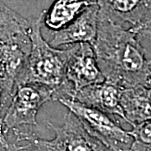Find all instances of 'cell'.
Returning a JSON list of instances; mask_svg holds the SVG:
<instances>
[{"instance_id": "cell-15", "label": "cell", "mask_w": 151, "mask_h": 151, "mask_svg": "<svg viewBox=\"0 0 151 151\" xmlns=\"http://www.w3.org/2000/svg\"><path fill=\"white\" fill-rule=\"evenodd\" d=\"M14 87V84L5 81L0 76V108L4 112H6V109L10 103Z\"/></svg>"}, {"instance_id": "cell-2", "label": "cell", "mask_w": 151, "mask_h": 151, "mask_svg": "<svg viewBox=\"0 0 151 151\" xmlns=\"http://www.w3.org/2000/svg\"><path fill=\"white\" fill-rule=\"evenodd\" d=\"M41 23L42 13L30 23V51L15 84L28 83L47 88L53 92L52 101H58L72 92L65 80V65L71 48L59 50L46 42L41 35Z\"/></svg>"}, {"instance_id": "cell-3", "label": "cell", "mask_w": 151, "mask_h": 151, "mask_svg": "<svg viewBox=\"0 0 151 151\" xmlns=\"http://www.w3.org/2000/svg\"><path fill=\"white\" fill-rule=\"evenodd\" d=\"M48 126L55 134L51 140L37 139L32 134L19 129L14 130L16 136L14 145L22 141L29 143L28 145L18 146V151H113L90 134L70 112L65 115L63 125L56 127L49 122Z\"/></svg>"}, {"instance_id": "cell-14", "label": "cell", "mask_w": 151, "mask_h": 151, "mask_svg": "<svg viewBox=\"0 0 151 151\" xmlns=\"http://www.w3.org/2000/svg\"><path fill=\"white\" fill-rule=\"evenodd\" d=\"M133 129L128 134L133 138L129 151H151V123L147 120L133 124Z\"/></svg>"}, {"instance_id": "cell-10", "label": "cell", "mask_w": 151, "mask_h": 151, "mask_svg": "<svg viewBox=\"0 0 151 151\" xmlns=\"http://www.w3.org/2000/svg\"><path fill=\"white\" fill-rule=\"evenodd\" d=\"M151 86H137L122 88L119 103L124 121L131 125L150 120Z\"/></svg>"}, {"instance_id": "cell-16", "label": "cell", "mask_w": 151, "mask_h": 151, "mask_svg": "<svg viewBox=\"0 0 151 151\" xmlns=\"http://www.w3.org/2000/svg\"><path fill=\"white\" fill-rule=\"evenodd\" d=\"M5 112L0 108V145L6 151H14V146L8 140V132L4 124V117Z\"/></svg>"}, {"instance_id": "cell-7", "label": "cell", "mask_w": 151, "mask_h": 151, "mask_svg": "<svg viewBox=\"0 0 151 151\" xmlns=\"http://www.w3.org/2000/svg\"><path fill=\"white\" fill-rule=\"evenodd\" d=\"M70 48L65 65V80L72 88L70 95L85 86L105 81L91 44H73Z\"/></svg>"}, {"instance_id": "cell-1", "label": "cell", "mask_w": 151, "mask_h": 151, "mask_svg": "<svg viewBox=\"0 0 151 151\" xmlns=\"http://www.w3.org/2000/svg\"><path fill=\"white\" fill-rule=\"evenodd\" d=\"M143 40L150 42V35L113 24L98 14L97 35L91 45L106 81L121 88L151 86L150 56Z\"/></svg>"}, {"instance_id": "cell-11", "label": "cell", "mask_w": 151, "mask_h": 151, "mask_svg": "<svg viewBox=\"0 0 151 151\" xmlns=\"http://www.w3.org/2000/svg\"><path fill=\"white\" fill-rule=\"evenodd\" d=\"M30 40L0 43V76L12 84L22 70L30 51Z\"/></svg>"}, {"instance_id": "cell-8", "label": "cell", "mask_w": 151, "mask_h": 151, "mask_svg": "<svg viewBox=\"0 0 151 151\" xmlns=\"http://www.w3.org/2000/svg\"><path fill=\"white\" fill-rule=\"evenodd\" d=\"M121 89L119 86L105 80L72 92L68 98L110 115L119 116L124 120L119 103Z\"/></svg>"}, {"instance_id": "cell-6", "label": "cell", "mask_w": 151, "mask_h": 151, "mask_svg": "<svg viewBox=\"0 0 151 151\" xmlns=\"http://www.w3.org/2000/svg\"><path fill=\"white\" fill-rule=\"evenodd\" d=\"M98 14L122 27L150 35L151 0H95Z\"/></svg>"}, {"instance_id": "cell-12", "label": "cell", "mask_w": 151, "mask_h": 151, "mask_svg": "<svg viewBox=\"0 0 151 151\" xmlns=\"http://www.w3.org/2000/svg\"><path fill=\"white\" fill-rule=\"evenodd\" d=\"M95 4V0H55L49 9L42 12V21L50 29L57 31Z\"/></svg>"}, {"instance_id": "cell-17", "label": "cell", "mask_w": 151, "mask_h": 151, "mask_svg": "<svg viewBox=\"0 0 151 151\" xmlns=\"http://www.w3.org/2000/svg\"><path fill=\"white\" fill-rule=\"evenodd\" d=\"M2 150H4V148L2 147V146L0 145V151H2Z\"/></svg>"}, {"instance_id": "cell-4", "label": "cell", "mask_w": 151, "mask_h": 151, "mask_svg": "<svg viewBox=\"0 0 151 151\" xmlns=\"http://www.w3.org/2000/svg\"><path fill=\"white\" fill-rule=\"evenodd\" d=\"M58 102L69 109L80 121L85 129L113 151H129L133 138L120 127L108 113L76 102L68 97H61Z\"/></svg>"}, {"instance_id": "cell-9", "label": "cell", "mask_w": 151, "mask_h": 151, "mask_svg": "<svg viewBox=\"0 0 151 151\" xmlns=\"http://www.w3.org/2000/svg\"><path fill=\"white\" fill-rule=\"evenodd\" d=\"M98 10L97 4L87 7L69 24L55 31L49 44L53 47L79 43L92 44L97 35Z\"/></svg>"}, {"instance_id": "cell-13", "label": "cell", "mask_w": 151, "mask_h": 151, "mask_svg": "<svg viewBox=\"0 0 151 151\" xmlns=\"http://www.w3.org/2000/svg\"><path fill=\"white\" fill-rule=\"evenodd\" d=\"M30 23L0 1V43L29 40Z\"/></svg>"}, {"instance_id": "cell-5", "label": "cell", "mask_w": 151, "mask_h": 151, "mask_svg": "<svg viewBox=\"0 0 151 151\" xmlns=\"http://www.w3.org/2000/svg\"><path fill=\"white\" fill-rule=\"evenodd\" d=\"M53 92L42 86L14 84L10 103L6 109L4 124L7 132L17 130L22 125H37V113L48 101H52Z\"/></svg>"}]
</instances>
